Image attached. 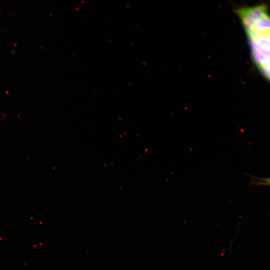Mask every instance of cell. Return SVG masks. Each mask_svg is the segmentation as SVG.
Here are the masks:
<instances>
[{
  "label": "cell",
  "instance_id": "2",
  "mask_svg": "<svg viewBox=\"0 0 270 270\" xmlns=\"http://www.w3.org/2000/svg\"><path fill=\"white\" fill-rule=\"evenodd\" d=\"M258 181L260 182H258V184H262L270 186V178H262L260 180H258Z\"/></svg>",
  "mask_w": 270,
  "mask_h": 270
},
{
  "label": "cell",
  "instance_id": "1",
  "mask_svg": "<svg viewBox=\"0 0 270 270\" xmlns=\"http://www.w3.org/2000/svg\"><path fill=\"white\" fill-rule=\"evenodd\" d=\"M244 28L252 63L270 84V14L260 3L234 10Z\"/></svg>",
  "mask_w": 270,
  "mask_h": 270
}]
</instances>
